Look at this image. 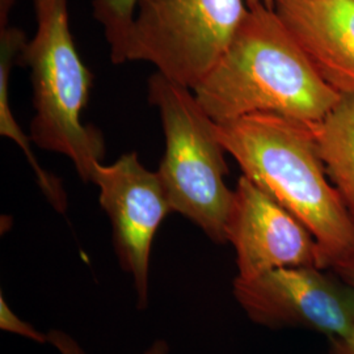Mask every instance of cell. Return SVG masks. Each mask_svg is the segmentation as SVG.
Returning <instances> with one entry per match:
<instances>
[{"mask_svg": "<svg viewBox=\"0 0 354 354\" xmlns=\"http://www.w3.org/2000/svg\"><path fill=\"white\" fill-rule=\"evenodd\" d=\"M216 124L274 113L314 124L340 95L317 73L273 10H248L227 50L193 89Z\"/></svg>", "mask_w": 354, "mask_h": 354, "instance_id": "6da1fadb", "label": "cell"}, {"mask_svg": "<svg viewBox=\"0 0 354 354\" xmlns=\"http://www.w3.org/2000/svg\"><path fill=\"white\" fill-rule=\"evenodd\" d=\"M216 136L243 176L314 235L327 269L354 256V222L329 180L307 124L279 114H248L216 124Z\"/></svg>", "mask_w": 354, "mask_h": 354, "instance_id": "7a4b0ae2", "label": "cell"}, {"mask_svg": "<svg viewBox=\"0 0 354 354\" xmlns=\"http://www.w3.org/2000/svg\"><path fill=\"white\" fill-rule=\"evenodd\" d=\"M33 7L36 33L17 58L32 74L30 140L42 150L68 158L79 177L92 183L105 145L100 130L82 120L93 76L76 50L68 0H33Z\"/></svg>", "mask_w": 354, "mask_h": 354, "instance_id": "3957f363", "label": "cell"}, {"mask_svg": "<svg viewBox=\"0 0 354 354\" xmlns=\"http://www.w3.org/2000/svg\"><path fill=\"white\" fill-rule=\"evenodd\" d=\"M149 100L159 111L165 152L159 167L172 210L184 215L214 243H227L226 228L234 190L226 185V150L216 124L188 87L156 73L149 80Z\"/></svg>", "mask_w": 354, "mask_h": 354, "instance_id": "277c9868", "label": "cell"}, {"mask_svg": "<svg viewBox=\"0 0 354 354\" xmlns=\"http://www.w3.org/2000/svg\"><path fill=\"white\" fill-rule=\"evenodd\" d=\"M248 13L245 0H138L125 61L196 88L227 50Z\"/></svg>", "mask_w": 354, "mask_h": 354, "instance_id": "5b68a950", "label": "cell"}, {"mask_svg": "<svg viewBox=\"0 0 354 354\" xmlns=\"http://www.w3.org/2000/svg\"><path fill=\"white\" fill-rule=\"evenodd\" d=\"M232 292L245 315L266 328H301L342 340L354 332V286L330 269L290 266L236 277Z\"/></svg>", "mask_w": 354, "mask_h": 354, "instance_id": "8992f818", "label": "cell"}, {"mask_svg": "<svg viewBox=\"0 0 354 354\" xmlns=\"http://www.w3.org/2000/svg\"><path fill=\"white\" fill-rule=\"evenodd\" d=\"M99 201L112 226L114 252L130 276L140 311L149 306L152 243L172 206L158 172L149 171L137 152H129L109 165H96L92 180Z\"/></svg>", "mask_w": 354, "mask_h": 354, "instance_id": "52a82bcc", "label": "cell"}, {"mask_svg": "<svg viewBox=\"0 0 354 354\" xmlns=\"http://www.w3.org/2000/svg\"><path fill=\"white\" fill-rule=\"evenodd\" d=\"M226 236L236 253L239 279L279 268H326L317 239L304 223L243 175L234 189Z\"/></svg>", "mask_w": 354, "mask_h": 354, "instance_id": "ba28073f", "label": "cell"}, {"mask_svg": "<svg viewBox=\"0 0 354 354\" xmlns=\"http://www.w3.org/2000/svg\"><path fill=\"white\" fill-rule=\"evenodd\" d=\"M273 11L339 93H354V0H273Z\"/></svg>", "mask_w": 354, "mask_h": 354, "instance_id": "9c48e42d", "label": "cell"}, {"mask_svg": "<svg viewBox=\"0 0 354 354\" xmlns=\"http://www.w3.org/2000/svg\"><path fill=\"white\" fill-rule=\"evenodd\" d=\"M15 0H0V134L20 146L28 163L33 168L38 187L44 192L53 207L64 213L67 207V196L61 181L46 172L38 163L30 147V140L19 127L10 105V73L19 54L26 45V35L21 29L10 26V11Z\"/></svg>", "mask_w": 354, "mask_h": 354, "instance_id": "30bf717a", "label": "cell"}, {"mask_svg": "<svg viewBox=\"0 0 354 354\" xmlns=\"http://www.w3.org/2000/svg\"><path fill=\"white\" fill-rule=\"evenodd\" d=\"M308 127L329 180L354 222V93H342L328 113Z\"/></svg>", "mask_w": 354, "mask_h": 354, "instance_id": "8fae6325", "label": "cell"}, {"mask_svg": "<svg viewBox=\"0 0 354 354\" xmlns=\"http://www.w3.org/2000/svg\"><path fill=\"white\" fill-rule=\"evenodd\" d=\"M138 0H92L95 19L102 24L113 64L125 62V45Z\"/></svg>", "mask_w": 354, "mask_h": 354, "instance_id": "7c38bea8", "label": "cell"}, {"mask_svg": "<svg viewBox=\"0 0 354 354\" xmlns=\"http://www.w3.org/2000/svg\"><path fill=\"white\" fill-rule=\"evenodd\" d=\"M0 328L1 330L19 335L41 345L49 344L48 333L39 332L32 324L17 317L10 307V304H7L3 292H0Z\"/></svg>", "mask_w": 354, "mask_h": 354, "instance_id": "4fadbf2b", "label": "cell"}, {"mask_svg": "<svg viewBox=\"0 0 354 354\" xmlns=\"http://www.w3.org/2000/svg\"><path fill=\"white\" fill-rule=\"evenodd\" d=\"M49 345L59 354H88L75 339L62 329H50L48 332Z\"/></svg>", "mask_w": 354, "mask_h": 354, "instance_id": "5bb4252c", "label": "cell"}, {"mask_svg": "<svg viewBox=\"0 0 354 354\" xmlns=\"http://www.w3.org/2000/svg\"><path fill=\"white\" fill-rule=\"evenodd\" d=\"M330 270L337 273L342 279H345L348 283L354 286V256L333 266Z\"/></svg>", "mask_w": 354, "mask_h": 354, "instance_id": "9a60e30c", "label": "cell"}, {"mask_svg": "<svg viewBox=\"0 0 354 354\" xmlns=\"http://www.w3.org/2000/svg\"><path fill=\"white\" fill-rule=\"evenodd\" d=\"M330 354H354V332L346 339L330 342Z\"/></svg>", "mask_w": 354, "mask_h": 354, "instance_id": "2e32d148", "label": "cell"}, {"mask_svg": "<svg viewBox=\"0 0 354 354\" xmlns=\"http://www.w3.org/2000/svg\"><path fill=\"white\" fill-rule=\"evenodd\" d=\"M140 354H169V345L165 340H156Z\"/></svg>", "mask_w": 354, "mask_h": 354, "instance_id": "e0dca14e", "label": "cell"}, {"mask_svg": "<svg viewBox=\"0 0 354 354\" xmlns=\"http://www.w3.org/2000/svg\"><path fill=\"white\" fill-rule=\"evenodd\" d=\"M245 4L248 10H254L259 7H266L269 10H273V0H245Z\"/></svg>", "mask_w": 354, "mask_h": 354, "instance_id": "ac0fdd59", "label": "cell"}]
</instances>
